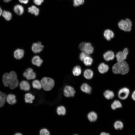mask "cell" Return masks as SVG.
Returning <instances> with one entry per match:
<instances>
[{
  "label": "cell",
  "mask_w": 135,
  "mask_h": 135,
  "mask_svg": "<svg viewBox=\"0 0 135 135\" xmlns=\"http://www.w3.org/2000/svg\"><path fill=\"white\" fill-rule=\"evenodd\" d=\"M112 70L114 74L124 75L128 72L129 67L128 63L125 61L118 62L113 66Z\"/></svg>",
  "instance_id": "cell-1"
},
{
  "label": "cell",
  "mask_w": 135,
  "mask_h": 135,
  "mask_svg": "<svg viewBox=\"0 0 135 135\" xmlns=\"http://www.w3.org/2000/svg\"><path fill=\"white\" fill-rule=\"evenodd\" d=\"M42 88L45 91L51 90L54 87L55 82L54 79L50 77H44L40 80Z\"/></svg>",
  "instance_id": "cell-2"
},
{
  "label": "cell",
  "mask_w": 135,
  "mask_h": 135,
  "mask_svg": "<svg viewBox=\"0 0 135 135\" xmlns=\"http://www.w3.org/2000/svg\"><path fill=\"white\" fill-rule=\"evenodd\" d=\"M79 48L82 52L88 55L93 53L94 49L91 44L89 42H82L79 45Z\"/></svg>",
  "instance_id": "cell-3"
},
{
  "label": "cell",
  "mask_w": 135,
  "mask_h": 135,
  "mask_svg": "<svg viewBox=\"0 0 135 135\" xmlns=\"http://www.w3.org/2000/svg\"><path fill=\"white\" fill-rule=\"evenodd\" d=\"M119 28L125 31L129 32L131 30L132 22L129 19L127 18L125 20H121L118 23Z\"/></svg>",
  "instance_id": "cell-4"
},
{
  "label": "cell",
  "mask_w": 135,
  "mask_h": 135,
  "mask_svg": "<svg viewBox=\"0 0 135 135\" xmlns=\"http://www.w3.org/2000/svg\"><path fill=\"white\" fill-rule=\"evenodd\" d=\"M130 93V89L127 87H124L119 90L118 92V96L120 99L124 100L128 98Z\"/></svg>",
  "instance_id": "cell-5"
},
{
  "label": "cell",
  "mask_w": 135,
  "mask_h": 135,
  "mask_svg": "<svg viewBox=\"0 0 135 135\" xmlns=\"http://www.w3.org/2000/svg\"><path fill=\"white\" fill-rule=\"evenodd\" d=\"M44 48V46L41 42L38 41L32 43L31 49L33 53L36 54L40 52L43 50Z\"/></svg>",
  "instance_id": "cell-6"
},
{
  "label": "cell",
  "mask_w": 135,
  "mask_h": 135,
  "mask_svg": "<svg viewBox=\"0 0 135 135\" xmlns=\"http://www.w3.org/2000/svg\"><path fill=\"white\" fill-rule=\"evenodd\" d=\"M76 93V91L74 88L71 86H66L64 88L63 94L66 97L69 98L74 97Z\"/></svg>",
  "instance_id": "cell-7"
},
{
  "label": "cell",
  "mask_w": 135,
  "mask_h": 135,
  "mask_svg": "<svg viewBox=\"0 0 135 135\" xmlns=\"http://www.w3.org/2000/svg\"><path fill=\"white\" fill-rule=\"evenodd\" d=\"M23 76L28 80H31L35 79L36 77V73L31 68H27L23 74Z\"/></svg>",
  "instance_id": "cell-8"
},
{
  "label": "cell",
  "mask_w": 135,
  "mask_h": 135,
  "mask_svg": "<svg viewBox=\"0 0 135 135\" xmlns=\"http://www.w3.org/2000/svg\"><path fill=\"white\" fill-rule=\"evenodd\" d=\"M128 53L127 48H124L122 51L118 52L116 55V58L118 62H120L126 59Z\"/></svg>",
  "instance_id": "cell-9"
},
{
  "label": "cell",
  "mask_w": 135,
  "mask_h": 135,
  "mask_svg": "<svg viewBox=\"0 0 135 135\" xmlns=\"http://www.w3.org/2000/svg\"><path fill=\"white\" fill-rule=\"evenodd\" d=\"M31 62L34 65L38 67L41 66L43 63V60L38 55L33 56L31 59Z\"/></svg>",
  "instance_id": "cell-10"
},
{
  "label": "cell",
  "mask_w": 135,
  "mask_h": 135,
  "mask_svg": "<svg viewBox=\"0 0 135 135\" xmlns=\"http://www.w3.org/2000/svg\"><path fill=\"white\" fill-rule=\"evenodd\" d=\"M12 78L10 73H6L3 75L2 81L4 85L5 86H9Z\"/></svg>",
  "instance_id": "cell-11"
},
{
  "label": "cell",
  "mask_w": 135,
  "mask_h": 135,
  "mask_svg": "<svg viewBox=\"0 0 135 135\" xmlns=\"http://www.w3.org/2000/svg\"><path fill=\"white\" fill-rule=\"evenodd\" d=\"M24 54V51L22 49H17L14 52V56L17 60H20L22 58Z\"/></svg>",
  "instance_id": "cell-12"
},
{
  "label": "cell",
  "mask_w": 135,
  "mask_h": 135,
  "mask_svg": "<svg viewBox=\"0 0 135 135\" xmlns=\"http://www.w3.org/2000/svg\"><path fill=\"white\" fill-rule=\"evenodd\" d=\"M80 89L82 92L88 94H91L92 90L91 87L86 83H84L82 85Z\"/></svg>",
  "instance_id": "cell-13"
},
{
  "label": "cell",
  "mask_w": 135,
  "mask_h": 135,
  "mask_svg": "<svg viewBox=\"0 0 135 135\" xmlns=\"http://www.w3.org/2000/svg\"><path fill=\"white\" fill-rule=\"evenodd\" d=\"M115 55L114 52L110 50L107 51L103 55V58L106 61L113 60L114 58Z\"/></svg>",
  "instance_id": "cell-14"
},
{
  "label": "cell",
  "mask_w": 135,
  "mask_h": 135,
  "mask_svg": "<svg viewBox=\"0 0 135 135\" xmlns=\"http://www.w3.org/2000/svg\"><path fill=\"white\" fill-rule=\"evenodd\" d=\"M10 76L12 78L9 86L10 89H14L18 86L19 81L17 79V77L13 76L11 75Z\"/></svg>",
  "instance_id": "cell-15"
},
{
  "label": "cell",
  "mask_w": 135,
  "mask_h": 135,
  "mask_svg": "<svg viewBox=\"0 0 135 135\" xmlns=\"http://www.w3.org/2000/svg\"><path fill=\"white\" fill-rule=\"evenodd\" d=\"M20 89L25 91L29 90L30 88L29 83L27 81L23 80L19 84Z\"/></svg>",
  "instance_id": "cell-16"
},
{
  "label": "cell",
  "mask_w": 135,
  "mask_h": 135,
  "mask_svg": "<svg viewBox=\"0 0 135 135\" xmlns=\"http://www.w3.org/2000/svg\"><path fill=\"white\" fill-rule=\"evenodd\" d=\"M87 118L91 122H94L96 120L98 116L97 114L94 111H91L88 114Z\"/></svg>",
  "instance_id": "cell-17"
},
{
  "label": "cell",
  "mask_w": 135,
  "mask_h": 135,
  "mask_svg": "<svg viewBox=\"0 0 135 135\" xmlns=\"http://www.w3.org/2000/svg\"><path fill=\"white\" fill-rule=\"evenodd\" d=\"M6 100L10 104L13 105L15 104L16 102L15 96L12 94H9L6 96Z\"/></svg>",
  "instance_id": "cell-18"
},
{
  "label": "cell",
  "mask_w": 135,
  "mask_h": 135,
  "mask_svg": "<svg viewBox=\"0 0 135 135\" xmlns=\"http://www.w3.org/2000/svg\"><path fill=\"white\" fill-rule=\"evenodd\" d=\"M103 95L106 99L109 100L113 98L114 97L115 94L113 91L107 90L104 92Z\"/></svg>",
  "instance_id": "cell-19"
},
{
  "label": "cell",
  "mask_w": 135,
  "mask_h": 135,
  "mask_svg": "<svg viewBox=\"0 0 135 135\" xmlns=\"http://www.w3.org/2000/svg\"><path fill=\"white\" fill-rule=\"evenodd\" d=\"M98 70L101 74H103L109 70L108 66L104 63L100 64L98 66Z\"/></svg>",
  "instance_id": "cell-20"
},
{
  "label": "cell",
  "mask_w": 135,
  "mask_h": 135,
  "mask_svg": "<svg viewBox=\"0 0 135 135\" xmlns=\"http://www.w3.org/2000/svg\"><path fill=\"white\" fill-rule=\"evenodd\" d=\"M14 12L18 15L22 14L24 12V9L22 6L20 4L15 5L14 8Z\"/></svg>",
  "instance_id": "cell-21"
},
{
  "label": "cell",
  "mask_w": 135,
  "mask_h": 135,
  "mask_svg": "<svg viewBox=\"0 0 135 135\" xmlns=\"http://www.w3.org/2000/svg\"><path fill=\"white\" fill-rule=\"evenodd\" d=\"M111 108L113 110L121 108L122 104L121 102L119 100H115L111 104Z\"/></svg>",
  "instance_id": "cell-22"
},
{
  "label": "cell",
  "mask_w": 135,
  "mask_h": 135,
  "mask_svg": "<svg viewBox=\"0 0 135 135\" xmlns=\"http://www.w3.org/2000/svg\"><path fill=\"white\" fill-rule=\"evenodd\" d=\"M104 36L108 40H110L114 36L113 32L111 30L108 29L106 30L104 32Z\"/></svg>",
  "instance_id": "cell-23"
},
{
  "label": "cell",
  "mask_w": 135,
  "mask_h": 135,
  "mask_svg": "<svg viewBox=\"0 0 135 135\" xmlns=\"http://www.w3.org/2000/svg\"><path fill=\"white\" fill-rule=\"evenodd\" d=\"M28 11L29 12L34 14L36 16L38 15L39 12V9L34 6H32L29 7Z\"/></svg>",
  "instance_id": "cell-24"
},
{
  "label": "cell",
  "mask_w": 135,
  "mask_h": 135,
  "mask_svg": "<svg viewBox=\"0 0 135 135\" xmlns=\"http://www.w3.org/2000/svg\"><path fill=\"white\" fill-rule=\"evenodd\" d=\"M35 98V96L30 93H27L25 95L24 100L26 103H32Z\"/></svg>",
  "instance_id": "cell-25"
},
{
  "label": "cell",
  "mask_w": 135,
  "mask_h": 135,
  "mask_svg": "<svg viewBox=\"0 0 135 135\" xmlns=\"http://www.w3.org/2000/svg\"><path fill=\"white\" fill-rule=\"evenodd\" d=\"M93 72L90 69H87L85 70L84 73V76L86 79H91L93 77Z\"/></svg>",
  "instance_id": "cell-26"
},
{
  "label": "cell",
  "mask_w": 135,
  "mask_h": 135,
  "mask_svg": "<svg viewBox=\"0 0 135 135\" xmlns=\"http://www.w3.org/2000/svg\"><path fill=\"white\" fill-rule=\"evenodd\" d=\"M114 129L116 130H121L123 128L124 124L122 121L119 120H117L114 122Z\"/></svg>",
  "instance_id": "cell-27"
},
{
  "label": "cell",
  "mask_w": 135,
  "mask_h": 135,
  "mask_svg": "<svg viewBox=\"0 0 135 135\" xmlns=\"http://www.w3.org/2000/svg\"><path fill=\"white\" fill-rule=\"evenodd\" d=\"M32 85L33 88H34L40 90L42 88L40 81L38 80H34L32 82Z\"/></svg>",
  "instance_id": "cell-28"
},
{
  "label": "cell",
  "mask_w": 135,
  "mask_h": 135,
  "mask_svg": "<svg viewBox=\"0 0 135 135\" xmlns=\"http://www.w3.org/2000/svg\"><path fill=\"white\" fill-rule=\"evenodd\" d=\"M82 70L80 66L78 65L75 66L73 68L72 72L73 75L75 76H78L81 73Z\"/></svg>",
  "instance_id": "cell-29"
},
{
  "label": "cell",
  "mask_w": 135,
  "mask_h": 135,
  "mask_svg": "<svg viewBox=\"0 0 135 135\" xmlns=\"http://www.w3.org/2000/svg\"><path fill=\"white\" fill-rule=\"evenodd\" d=\"M6 96L5 93L0 91V108L2 107L5 104Z\"/></svg>",
  "instance_id": "cell-30"
},
{
  "label": "cell",
  "mask_w": 135,
  "mask_h": 135,
  "mask_svg": "<svg viewBox=\"0 0 135 135\" xmlns=\"http://www.w3.org/2000/svg\"><path fill=\"white\" fill-rule=\"evenodd\" d=\"M56 112L58 115H64L66 113V109L64 106H60L57 108Z\"/></svg>",
  "instance_id": "cell-31"
},
{
  "label": "cell",
  "mask_w": 135,
  "mask_h": 135,
  "mask_svg": "<svg viewBox=\"0 0 135 135\" xmlns=\"http://www.w3.org/2000/svg\"><path fill=\"white\" fill-rule=\"evenodd\" d=\"M2 15L3 17L7 20H10L12 18V15L10 12L4 10L2 13Z\"/></svg>",
  "instance_id": "cell-32"
},
{
  "label": "cell",
  "mask_w": 135,
  "mask_h": 135,
  "mask_svg": "<svg viewBox=\"0 0 135 135\" xmlns=\"http://www.w3.org/2000/svg\"><path fill=\"white\" fill-rule=\"evenodd\" d=\"M83 63L84 64L87 66H89L92 65L93 60L92 58L88 56L85 58L83 60Z\"/></svg>",
  "instance_id": "cell-33"
},
{
  "label": "cell",
  "mask_w": 135,
  "mask_h": 135,
  "mask_svg": "<svg viewBox=\"0 0 135 135\" xmlns=\"http://www.w3.org/2000/svg\"><path fill=\"white\" fill-rule=\"evenodd\" d=\"M84 0H74V6H76L82 5L84 4Z\"/></svg>",
  "instance_id": "cell-34"
},
{
  "label": "cell",
  "mask_w": 135,
  "mask_h": 135,
  "mask_svg": "<svg viewBox=\"0 0 135 135\" xmlns=\"http://www.w3.org/2000/svg\"><path fill=\"white\" fill-rule=\"evenodd\" d=\"M50 134L49 131L46 128L42 129L40 131V135H49Z\"/></svg>",
  "instance_id": "cell-35"
},
{
  "label": "cell",
  "mask_w": 135,
  "mask_h": 135,
  "mask_svg": "<svg viewBox=\"0 0 135 135\" xmlns=\"http://www.w3.org/2000/svg\"><path fill=\"white\" fill-rule=\"evenodd\" d=\"M89 55L82 52H81L79 56V58L80 60L82 61H83L84 59L87 56H88Z\"/></svg>",
  "instance_id": "cell-36"
},
{
  "label": "cell",
  "mask_w": 135,
  "mask_h": 135,
  "mask_svg": "<svg viewBox=\"0 0 135 135\" xmlns=\"http://www.w3.org/2000/svg\"><path fill=\"white\" fill-rule=\"evenodd\" d=\"M44 0H34V3L38 6L40 5L43 2Z\"/></svg>",
  "instance_id": "cell-37"
},
{
  "label": "cell",
  "mask_w": 135,
  "mask_h": 135,
  "mask_svg": "<svg viewBox=\"0 0 135 135\" xmlns=\"http://www.w3.org/2000/svg\"><path fill=\"white\" fill-rule=\"evenodd\" d=\"M131 97L132 99L133 100L135 101V90L132 93L131 95Z\"/></svg>",
  "instance_id": "cell-38"
},
{
  "label": "cell",
  "mask_w": 135,
  "mask_h": 135,
  "mask_svg": "<svg viewBox=\"0 0 135 135\" xmlns=\"http://www.w3.org/2000/svg\"><path fill=\"white\" fill-rule=\"evenodd\" d=\"M19 1L22 3L24 4H27L29 0H18Z\"/></svg>",
  "instance_id": "cell-39"
},
{
  "label": "cell",
  "mask_w": 135,
  "mask_h": 135,
  "mask_svg": "<svg viewBox=\"0 0 135 135\" xmlns=\"http://www.w3.org/2000/svg\"><path fill=\"white\" fill-rule=\"evenodd\" d=\"M100 135H110V134L108 132H102L100 133Z\"/></svg>",
  "instance_id": "cell-40"
},
{
  "label": "cell",
  "mask_w": 135,
  "mask_h": 135,
  "mask_svg": "<svg viewBox=\"0 0 135 135\" xmlns=\"http://www.w3.org/2000/svg\"><path fill=\"white\" fill-rule=\"evenodd\" d=\"M2 10L0 7V16L2 14Z\"/></svg>",
  "instance_id": "cell-41"
},
{
  "label": "cell",
  "mask_w": 135,
  "mask_h": 135,
  "mask_svg": "<svg viewBox=\"0 0 135 135\" xmlns=\"http://www.w3.org/2000/svg\"><path fill=\"white\" fill-rule=\"evenodd\" d=\"M6 2H8L10 1L11 0H3Z\"/></svg>",
  "instance_id": "cell-42"
},
{
  "label": "cell",
  "mask_w": 135,
  "mask_h": 135,
  "mask_svg": "<svg viewBox=\"0 0 135 135\" xmlns=\"http://www.w3.org/2000/svg\"><path fill=\"white\" fill-rule=\"evenodd\" d=\"M15 135H22V134L20 133L19 132L16 133V134H15Z\"/></svg>",
  "instance_id": "cell-43"
}]
</instances>
